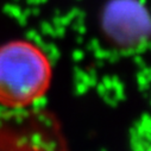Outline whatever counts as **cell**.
Segmentation results:
<instances>
[{
  "mask_svg": "<svg viewBox=\"0 0 151 151\" xmlns=\"http://www.w3.org/2000/svg\"><path fill=\"white\" fill-rule=\"evenodd\" d=\"M52 79L50 58L29 41H12L0 45V105L25 108L40 101Z\"/></svg>",
  "mask_w": 151,
  "mask_h": 151,
  "instance_id": "obj_1",
  "label": "cell"
},
{
  "mask_svg": "<svg viewBox=\"0 0 151 151\" xmlns=\"http://www.w3.org/2000/svg\"><path fill=\"white\" fill-rule=\"evenodd\" d=\"M101 29L118 48L137 49L151 40V13L139 0H109L102 11Z\"/></svg>",
  "mask_w": 151,
  "mask_h": 151,
  "instance_id": "obj_2",
  "label": "cell"
}]
</instances>
